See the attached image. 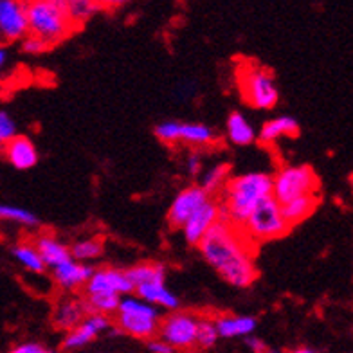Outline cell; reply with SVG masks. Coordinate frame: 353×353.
I'll return each instance as SVG.
<instances>
[{
	"label": "cell",
	"instance_id": "1",
	"mask_svg": "<svg viewBox=\"0 0 353 353\" xmlns=\"http://www.w3.org/2000/svg\"><path fill=\"white\" fill-rule=\"evenodd\" d=\"M200 254L220 278L236 288H249L258 279L254 243L247 240L242 229L220 219L196 243Z\"/></svg>",
	"mask_w": 353,
	"mask_h": 353
},
{
	"label": "cell",
	"instance_id": "2",
	"mask_svg": "<svg viewBox=\"0 0 353 353\" xmlns=\"http://www.w3.org/2000/svg\"><path fill=\"white\" fill-rule=\"evenodd\" d=\"M272 195V175L265 172H251L229 176L219 193L222 219L240 228L258 202Z\"/></svg>",
	"mask_w": 353,
	"mask_h": 353
},
{
	"label": "cell",
	"instance_id": "3",
	"mask_svg": "<svg viewBox=\"0 0 353 353\" xmlns=\"http://www.w3.org/2000/svg\"><path fill=\"white\" fill-rule=\"evenodd\" d=\"M26 13L29 33L43 38L52 47L76 33L63 0H26Z\"/></svg>",
	"mask_w": 353,
	"mask_h": 353
},
{
	"label": "cell",
	"instance_id": "4",
	"mask_svg": "<svg viewBox=\"0 0 353 353\" xmlns=\"http://www.w3.org/2000/svg\"><path fill=\"white\" fill-rule=\"evenodd\" d=\"M161 317L163 316L159 307L132 292L121 296L117 310L112 316V323L116 325L117 330L134 339L148 341L157 335Z\"/></svg>",
	"mask_w": 353,
	"mask_h": 353
},
{
	"label": "cell",
	"instance_id": "5",
	"mask_svg": "<svg viewBox=\"0 0 353 353\" xmlns=\"http://www.w3.org/2000/svg\"><path fill=\"white\" fill-rule=\"evenodd\" d=\"M236 85L243 101L258 110H272L279 101L274 74L254 61H240L236 69Z\"/></svg>",
	"mask_w": 353,
	"mask_h": 353
},
{
	"label": "cell",
	"instance_id": "6",
	"mask_svg": "<svg viewBox=\"0 0 353 353\" xmlns=\"http://www.w3.org/2000/svg\"><path fill=\"white\" fill-rule=\"evenodd\" d=\"M240 229L249 242L260 245V243L283 238L292 228L281 213V204L270 195L256 204Z\"/></svg>",
	"mask_w": 353,
	"mask_h": 353
},
{
	"label": "cell",
	"instance_id": "7",
	"mask_svg": "<svg viewBox=\"0 0 353 353\" xmlns=\"http://www.w3.org/2000/svg\"><path fill=\"white\" fill-rule=\"evenodd\" d=\"M319 176L314 168L307 164L299 166H283L272 175V196L283 204L296 196L319 193Z\"/></svg>",
	"mask_w": 353,
	"mask_h": 353
},
{
	"label": "cell",
	"instance_id": "8",
	"mask_svg": "<svg viewBox=\"0 0 353 353\" xmlns=\"http://www.w3.org/2000/svg\"><path fill=\"white\" fill-rule=\"evenodd\" d=\"M196 328L199 314L176 308L161 317L157 337L166 341L175 352H191L196 348Z\"/></svg>",
	"mask_w": 353,
	"mask_h": 353
},
{
	"label": "cell",
	"instance_id": "9",
	"mask_svg": "<svg viewBox=\"0 0 353 353\" xmlns=\"http://www.w3.org/2000/svg\"><path fill=\"white\" fill-rule=\"evenodd\" d=\"M154 134L164 144H186L191 148L213 146L219 141L213 128L202 123L164 121L155 126Z\"/></svg>",
	"mask_w": 353,
	"mask_h": 353
},
{
	"label": "cell",
	"instance_id": "10",
	"mask_svg": "<svg viewBox=\"0 0 353 353\" xmlns=\"http://www.w3.org/2000/svg\"><path fill=\"white\" fill-rule=\"evenodd\" d=\"M112 317L103 316V314H87L83 319L79 321L78 325L72 326L70 330L65 332V337L61 341V350L65 352H76L90 343L98 339L103 332L110 330Z\"/></svg>",
	"mask_w": 353,
	"mask_h": 353
},
{
	"label": "cell",
	"instance_id": "11",
	"mask_svg": "<svg viewBox=\"0 0 353 353\" xmlns=\"http://www.w3.org/2000/svg\"><path fill=\"white\" fill-rule=\"evenodd\" d=\"M210 199H214V196H211L200 184L199 186H188L181 190L176 193L175 199H173L170 210H168V225L173 231L181 229L191 214L195 213L200 205L205 204Z\"/></svg>",
	"mask_w": 353,
	"mask_h": 353
},
{
	"label": "cell",
	"instance_id": "12",
	"mask_svg": "<svg viewBox=\"0 0 353 353\" xmlns=\"http://www.w3.org/2000/svg\"><path fill=\"white\" fill-rule=\"evenodd\" d=\"M134 292V285L126 276V270L116 267H99L94 269L92 276L83 287V294H117L126 296Z\"/></svg>",
	"mask_w": 353,
	"mask_h": 353
},
{
	"label": "cell",
	"instance_id": "13",
	"mask_svg": "<svg viewBox=\"0 0 353 353\" xmlns=\"http://www.w3.org/2000/svg\"><path fill=\"white\" fill-rule=\"evenodd\" d=\"M28 33L26 0H0V34L4 42H20Z\"/></svg>",
	"mask_w": 353,
	"mask_h": 353
},
{
	"label": "cell",
	"instance_id": "14",
	"mask_svg": "<svg viewBox=\"0 0 353 353\" xmlns=\"http://www.w3.org/2000/svg\"><path fill=\"white\" fill-rule=\"evenodd\" d=\"M220 219H222V211H220L219 199H210L205 204L200 205L199 210L191 214L186 223L181 228L188 245L196 247L202 236L210 231L211 225Z\"/></svg>",
	"mask_w": 353,
	"mask_h": 353
},
{
	"label": "cell",
	"instance_id": "15",
	"mask_svg": "<svg viewBox=\"0 0 353 353\" xmlns=\"http://www.w3.org/2000/svg\"><path fill=\"white\" fill-rule=\"evenodd\" d=\"M49 270H51L52 281H54L56 287L65 294H72L78 292V290H83L85 283L92 276L94 267L69 258V260L61 261V263H58Z\"/></svg>",
	"mask_w": 353,
	"mask_h": 353
},
{
	"label": "cell",
	"instance_id": "16",
	"mask_svg": "<svg viewBox=\"0 0 353 353\" xmlns=\"http://www.w3.org/2000/svg\"><path fill=\"white\" fill-rule=\"evenodd\" d=\"M2 154L4 159L14 170H20V172H26V170H31L38 164V148L33 141L26 137V135L17 134L11 141L2 146Z\"/></svg>",
	"mask_w": 353,
	"mask_h": 353
},
{
	"label": "cell",
	"instance_id": "17",
	"mask_svg": "<svg viewBox=\"0 0 353 353\" xmlns=\"http://www.w3.org/2000/svg\"><path fill=\"white\" fill-rule=\"evenodd\" d=\"M87 307H85L83 296L79 298L74 292L61 296L54 305V312H52V325L56 330H70L72 326H76L79 321L87 316Z\"/></svg>",
	"mask_w": 353,
	"mask_h": 353
},
{
	"label": "cell",
	"instance_id": "18",
	"mask_svg": "<svg viewBox=\"0 0 353 353\" xmlns=\"http://www.w3.org/2000/svg\"><path fill=\"white\" fill-rule=\"evenodd\" d=\"M134 294L139 296L144 301L152 303L155 307L163 308V310H176L181 307V299L176 298V294L172 292L166 285V279H150L144 283L135 285Z\"/></svg>",
	"mask_w": 353,
	"mask_h": 353
},
{
	"label": "cell",
	"instance_id": "19",
	"mask_svg": "<svg viewBox=\"0 0 353 353\" xmlns=\"http://www.w3.org/2000/svg\"><path fill=\"white\" fill-rule=\"evenodd\" d=\"M33 243L37 245L47 269H52L58 263L70 258L69 245L56 236L54 232H38L37 236L33 238Z\"/></svg>",
	"mask_w": 353,
	"mask_h": 353
},
{
	"label": "cell",
	"instance_id": "20",
	"mask_svg": "<svg viewBox=\"0 0 353 353\" xmlns=\"http://www.w3.org/2000/svg\"><path fill=\"white\" fill-rule=\"evenodd\" d=\"M220 339H238L256 332L258 321L252 316H234V314H222L213 316Z\"/></svg>",
	"mask_w": 353,
	"mask_h": 353
},
{
	"label": "cell",
	"instance_id": "21",
	"mask_svg": "<svg viewBox=\"0 0 353 353\" xmlns=\"http://www.w3.org/2000/svg\"><path fill=\"white\" fill-rule=\"evenodd\" d=\"M298 135L299 123L290 116H279L265 121L260 132H256V139L261 144H274L283 137H298Z\"/></svg>",
	"mask_w": 353,
	"mask_h": 353
},
{
	"label": "cell",
	"instance_id": "22",
	"mask_svg": "<svg viewBox=\"0 0 353 353\" xmlns=\"http://www.w3.org/2000/svg\"><path fill=\"white\" fill-rule=\"evenodd\" d=\"M321 204L319 193H310V195L296 196L292 200H287L281 204V213H283L285 220L290 223V228L301 223L303 220H307L314 211L317 210V205Z\"/></svg>",
	"mask_w": 353,
	"mask_h": 353
},
{
	"label": "cell",
	"instance_id": "23",
	"mask_svg": "<svg viewBox=\"0 0 353 353\" xmlns=\"http://www.w3.org/2000/svg\"><path fill=\"white\" fill-rule=\"evenodd\" d=\"M225 137L234 146H249L256 141V130L245 114L234 110L229 114L228 123H225Z\"/></svg>",
	"mask_w": 353,
	"mask_h": 353
},
{
	"label": "cell",
	"instance_id": "24",
	"mask_svg": "<svg viewBox=\"0 0 353 353\" xmlns=\"http://www.w3.org/2000/svg\"><path fill=\"white\" fill-rule=\"evenodd\" d=\"M11 256H13V260L17 261L22 269L28 270V272L43 274L47 270L46 263H43L42 256L38 252L33 240H22V242L14 243V245L11 247Z\"/></svg>",
	"mask_w": 353,
	"mask_h": 353
},
{
	"label": "cell",
	"instance_id": "25",
	"mask_svg": "<svg viewBox=\"0 0 353 353\" xmlns=\"http://www.w3.org/2000/svg\"><path fill=\"white\" fill-rule=\"evenodd\" d=\"M63 6L76 31L87 26L99 11H103L98 0H63Z\"/></svg>",
	"mask_w": 353,
	"mask_h": 353
},
{
	"label": "cell",
	"instance_id": "26",
	"mask_svg": "<svg viewBox=\"0 0 353 353\" xmlns=\"http://www.w3.org/2000/svg\"><path fill=\"white\" fill-rule=\"evenodd\" d=\"M69 249L72 260L81 261V263H92L103 256L105 242H103L101 236H88L76 240L72 245H69Z\"/></svg>",
	"mask_w": 353,
	"mask_h": 353
},
{
	"label": "cell",
	"instance_id": "27",
	"mask_svg": "<svg viewBox=\"0 0 353 353\" xmlns=\"http://www.w3.org/2000/svg\"><path fill=\"white\" fill-rule=\"evenodd\" d=\"M0 223H11V225H19V228L37 229L40 225V219L31 211L20 208V205L0 202Z\"/></svg>",
	"mask_w": 353,
	"mask_h": 353
},
{
	"label": "cell",
	"instance_id": "28",
	"mask_svg": "<svg viewBox=\"0 0 353 353\" xmlns=\"http://www.w3.org/2000/svg\"><path fill=\"white\" fill-rule=\"evenodd\" d=\"M200 186L204 188L211 196H219L222 188L225 186V182L231 176V164L220 163L216 166L210 168L205 173H200Z\"/></svg>",
	"mask_w": 353,
	"mask_h": 353
},
{
	"label": "cell",
	"instance_id": "29",
	"mask_svg": "<svg viewBox=\"0 0 353 353\" xmlns=\"http://www.w3.org/2000/svg\"><path fill=\"white\" fill-rule=\"evenodd\" d=\"M126 276L132 281V285H139L144 281H150V279H166V267L164 263H155V261H143V263H137L130 269H126Z\"/></svg>",
	"mask_w": 353,
	"mask_h": 353
},
{
	"label": "cell",
	"instance_id": "30",
	"mask_svg": "<svg viewBox=\"0 0 353 353\" xmlns=\"http://www.w3.org/2000/svg\"><path fill=\"white\" fill-rule=\"evenodd\" d=\"M83 299L88 314L94 312V314L112 317L114 312L117 310L121 296H117V294H83Z\"/></svg>",
	"mask_w": 353,
	"mask_h": 353
},
{
	"label": "cell",
	"instance_id": "31",
	"mask_svg": "<svg viewBox=\"0 0 353 353\" xmlns=\"http://www.w3.org/2000/svg\"><path fill=\"white\" fill-rule=\"evenodd\" d=\"M220 341L219 330L214 325L213 316H199V328H196V348L211 350Z\"/></svg>",
	"mask_w": 353,
	"mask_h": 353
},
{
	"label": "cell",
	"instance_id": "32",
	"mask_svg": "<svg viewBox=\"0 0 353 353\" xmlns=\"http://www.w3.org/2000/svg\"><path fill=\"white\" fill-rule=\"evenodd\" d=\"M19 43H20V51H22L23 54H29V56L43 54V52H47L52 47L47 40H43V38L37 37V34L33 33L26 34Z\"/></svg>",
	"mask_w": 353,
	"mask_h": 353
},
{
	"label": "cell",
	"instance_id": "33",
	"mask_svg": "<svg viewBox=\"0 0 353 353\" xmlns=\"http://www.w3.org/2000/svg\"><path fill=\"white\" fill-rule=\"evenodd\" d=\"M17 134H19V128H17L13 117L10 116V112L0 110V146H4Z\"/></svg>",
	"mask_w": 353,
	"mask_h": 353
},
{
	"label": "cell",
	"instance_id": "34",
	"mask_svg": "<svg viewBox=\"0 0 353 353\" xmlns=\"http://www.w3.org/2000/svg\"><path fill=\"white\" fill-rule=\"evenodd\" d=\"M52 350L49 346L42 343H37V341H26V343L14 344L11 348V353H51Z\"/></svg>",
	"mask_w": 353,
	"mask_h": 353
},
{
	"label": "cell",
	"instance_id": "35",
	"mask_svg": "<svg viewBox=\"0 0 353 353\" xmlns=\"http://www.w3.org/2000/svg\"><path fill=\"white\" fill-rule=\"evenodd\" d=\"M186 172L190 176H199L202 173V157L196 152H191L186 159Z\"/></svg>",
	"mask_w": 353,
	"mask_h": 353
},
{
	"label": "cell",
	"instance_id": "36",
	"mask_svg": "<svg viewBox=\"0 0 353 353\" xmlns=\"http://www.w3.org/2000/svg\"><path fill=\"white\" fill-rule=\"evenodd\" d=\"M146 348H148V352L152 353H173L175 350L170 346V344L166 343V341H163L161 337H152V339L146 341Z\"/></svg>",
	"mask_w": 353,
	"mask_h": 353
},
{
	"label": "cell",
	"instance_id": "37",
	"mask_svg": "<svg viewBox=\"0 0 353 353\" xmlns=\"http://www.w3.org/2000/svg\"><path fill=\"white\" fill-rule=\"evenodd\" d=\"M245 344L247 348L251 350V352L254 353H265V352H270L269 346H267V343H265L263 339H260V337H256V335H245Z\"/></svg>",
	"mask_w": 353,
	"mask_h": 353
},
{
	"label": "cell",
	"instance_id": "38",
	"mask_svg": "<svg viewBox=\"0 0 353 353\" xmlns=\"http://www.w3.org/2000/svg\"><path fill=\"white\" fill-rule=\"evenodd\" d=\"M132 0H98V4L101 6V10L105 11H114V10H119L123 6L130 4Z\"/></svg>",
	"mask_w": 353,
	"mask_h": 353
},
{
	"label": "cell",
	"instance_id": "39",
	"mask_svg": "<svg viewBox=\"0 0 353 353\" xmlns=\"http://www.w3.org/2000/svg\"><path fill=\"white\" fill-rule=\"evenodd\" d=\"M8 61H10V52L6 49V43H2V46H0V72L6 69Z\"/></svg>",
	"mask_w": 353,
	"mask_h": 353
},
{
	"label": "cell",
	"instance_id": "40",
	"mask_svg": "<svg viewBox=\"0 0 353 353\" xmlns=\"http://www.w3.org/2000/svg\"><path fill=\"white\" fill-rule=\"evenodd\" d=\"M296 353H317L321 352V350H316V348H310V346H301V348L294 350Z\"/></svg>",
	"mask_w": 353,
	"mask_h": 353
},
{
	"label": "cell",
	"instance_id": "41",
	"mask_svg": "<svg viewBox=\"0 0 353 353\" xmlns=\"http://www.w3.org/2000/svg\"><path fill=\"white\" fill-rule=\"evenodd\" d=\"M2 43H6V42H4V38H2V34H0V46H2Z\"/></svg>",
	"mask_w": 353,
	"mask_h": 353
}]
</instances>
